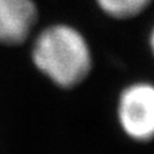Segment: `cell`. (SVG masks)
<instances>
[{
    "label": "cell",
    "mask_w": 154,
    "mask_h": 154,
    "mask_svg": "<svg viewBox=\"0 0 154 154\" xmlns=\"http://www.w3.org/2000/svg\"><path fill=\"white\" fill-rule=\"evenodd\" d=\"M120 127L134 141L154 138V85L147 81L133 82L120 92L118 100Z\"/></svg>",
    "instance_id": "2"
},
{
    "label": "cell",
    "mask_w": 154,
    "mask_h": 154,
    "mask_svg": "<svg viewBox=\"0 0 154 154\" xmlns=\"http://www.w3.org/2000/svg\"><path fill=\"white\" fill-rule=\"evenodd\" d=\"M30 60L41 75L61 89H72L84 82L93 66L87 37L64 22L50 23L34 32Z\"/></svg>",
    "instance_id": "1"
},
{
    "label": "cell",
    "mask_w": 154,
    "mask_h": 154,
    "mask_svg": "<svg viewBox=\"0 0 154 154\" xmlns=\"http://www.w3.org/2000/svg\"><path fill=\"white\" fill-rule=\"evenodd\" d=\"M38 19L35 0H0V45L12 48L29 42Z\"/></svg>",
    "instance_id": "3"
},
{
    "label": "cell",
    "mask_w": 154,
    "mask_h": 154,
    "mask_svg": "<svg viewBox=\"0 0 154 154\" xmlns=\"http://www.w3.org/2000/svg\"><path fill=\"white\" fill-rule=\"evenodd\" d=\"M149 48H150V51H152V54L154 57V26H153V29L150 30V34H149Z\"/></svg>",
    "instance_id": "5"
},
{
    "label": "cell",
    "mask_w": 154,
    "mask_h": 154,
    "mask_svg": "<svg viewBox=\"0 0 154 154\" xmlns=\"http://www.w3.org/2000/svg\"><path fill=\"white\" fill-rule=\"evenodd\" d=\"M107 16L114 19H131L138 16L152 4V0H95Z\"/></svg>",
    "instance_id": "4"
}]
</instances>
